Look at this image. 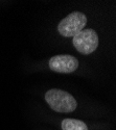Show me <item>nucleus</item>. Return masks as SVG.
Returning a JSON list of instances; mask_svg holds the SVG:
<instances>
[{
	"mask_svg": "<svg viewBox=\"0 0 116 130\" xmlns=\"http://www.w3.org/2000/svg\"><path fill=\"white\" fill-rule=\"evenodd\" d=\"M45 100L54 111L69 113L76 109L78 103L71 94L59 89H51L45 94Z\"/></svg>",
	"mask_w": 116,
	"mask_h": 130,
	"instance_id": "obj_1",
	"label": "nucleus"
},
{
	"mask_svg": "<svg viewBox=\"0 0 116 130\" xmlns=\"http://www.w3.org/2000/svg\"><path fill=\"white\" fill-rule=\"evenodd\" d=\"M87 24V17L81 12H73L65 17L58 25V31L60 35L69 38L76 36L80 31L85 28Z\"/></svg>",
	"mask_w": 116,
	"mask_h": 130,
	"instance_id": "obj_2",
	"label": "nucleus"
},
{
	"mask_svg": "<svg viewBox=\"0 0 116 130\" xmlns=\"http://www.w3.org/2000/svg\"><path fill=\"white\" fill-rule=\"evenodd\" d=\"M62 130H88L87 125L76 119H65L61 124Z\"/></svg>",
	"mask_w": 116,
	"mask_h": 130,
	"instance_id": "obj_5",
	"label": "nucleus"
},
{
	"mask_svg": "<svg viewBox=\"0 0 116 130\" xmlns=\"http://www.w3.org/2000/svg\"><path fill=\"white\" fill-rule=\"evenodd\" d=\"M49 68L51 71L57 73H73L79 68V60L72 55L61 54L56 55L49 59Z\"/></svg>",
	"mask_w": 116,
	"mask_h": 130,
	"instance_id": "obj_4",
	"label": "nucleus"
},
{
	"mask_svg": "<svg viewBox=\"0 0 116 130\" xmlns=\"http://www.w3.org/2000/svg\"><path fill=\"white\" fill-rule=\"evenodd\" d=\"M73 46L82 54H90L98 47V36L93 29L85 28L72 40Z\"/></svg>",
	"mask_w": 116,
	"mask_h": 130,
	"instance_id": "obj_3",
	"label": "nucleus"
}]
</instances>
